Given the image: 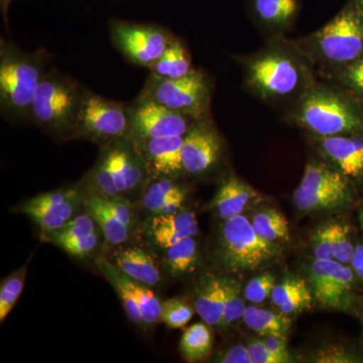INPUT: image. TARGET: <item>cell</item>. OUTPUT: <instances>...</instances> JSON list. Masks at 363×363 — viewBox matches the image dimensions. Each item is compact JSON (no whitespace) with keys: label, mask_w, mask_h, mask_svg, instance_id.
I'll return each instance as SVG.
<instances>
[{"label":"cell","mask_w":363,"mask_h":363,"mask_svg":"<svg viewBox=\"0 0 363 363\" xmlns=\"http://www.w3.org/2000/svg\"><path fill=\"white\" fill-rule=\"evenodd\" d=\"M44 52H26L11 42L0 44V109L13 121H32V107L44 78Z\"/></svg>","instance_id":"cell-1"},{"label":"cell","mask_w":363,"mask_h":363,"mask_svg":"<svg viewBox=\"0 0 363 363\" xmlns=\"http://www.w3.org/2000/svg\"><path fill=\"white\" fill-rule=\"evenodd\" d=\"M99 159L86 177L84 187L105 196H125L142 191L150 173L130 138L100 147Z\"/></svg>","instance_id":"cell-2"},{"label":"cell","mask_w":363,"mask_h":363,"mask_svg":"<svg viewBox=\"0 0 363 363\" xmlns=\"http://www.w3.org/2000/svg\"><path fill=\"white\" fill-rule=\"evenodd\" d=\"M84 90L61 72L48 70L33 99V123L54 138L71 140Z\"/></svg>","instance_id":"cell-3"},{"label":"cell","mask_w":363,"mask_h":363,"mask_svg":"<svg viewBox=\"0 0 363 363\" xmlns=\"http://www.w3.org/2000/svg\"><path fill=\"white\" fill-rule=\"evenodd\" d=\"M130 135V104L107 99L86 89L71 140L96 143L100 147Z\"/></svg>","instance_id":"cell-4"},{"label":"cell","mask_w":363,"mask_h":363,"mask_svg":"<svg viewBox=\"0 0 363 363\" xmlns=\"http://www.w3.org/2000/svg\"><path fill=\"white\" fill-rule=\"evenodd\" d=\"M278 255L276 243L259 236L252 221L242 214L224 222L219 241V255L222 264L229 271H255Z\"/></svg>","instance_id":"cell-5"},{"label":"cell","mask_w":363,"mask_h":363,"mask_svg":"<svg viewBox=\"0 0 363 363\" xmlns=\"http://www.w3.org/2000/svg\"><path fill=\"white\" fill-rule=\"evenodd\" d=\"M209 93L206 76L200 72L193 71L180 79H164L150 74L138 98L150 100L200 121L206 114Z\"/></svg>","instance_id":"cell-6"},{"label":"cell","mask_w":363,"mask_h":363,"mask_svg":"<svg viewBox=\"0 0 363 363\" xmlns=\"http://www.w3.org/2000/svg\"><path fill=\"white\" fill-rule=\"evenodd\" d=\"M353 201V191L347 177L325 164H309L294 194L301 211H324L347 208Z\"/></svg>","instance_id":"cell-7"},{"label":"cell","mask_w":363,"mask_h":363,"mask_svg":"<svg viewBox=\"0 0 363 363\" xmlns=\"http://www.w3.org/2000/svg\"><path fill=\"white\" fill-rule=\"evenodd\" d=\"M309 281L313 297L324 308L350 312L357 306L359 281L350 264L336 259H315L310 267Z\"/></svg>","instance_id":"cell-8"},{"label":"cell","mask_w":363,"mask_h":363,"mask_svg":"<svg viewBox=\"0 0 363 363\" xmlns=\"http://www.w3.org/2000/svg\"><path fill=\"white\" fill-rule=\"evenodd\" d=\"M300 119L305 126L322 136L362 130L363 123L347 102L328 91L316 90L303 101Z\"/></svg>","instance_id":"cell-9"},{"label":"cell","mask_w":363,"mask_h":363,"mask_svg":"<svg viewBox=\"0 0 363 363\" xmlns=\"http://www.w3.org/2000/svg\"><path fill=\"white\" fill-rule=\"evenodd\" d=\"M111 35L124 58L147 69L161 58L174 40L161 26L123 21H111Z\"/></svg>","instance_id":"cell-10"},{"label":"cell","mask_w":363,"mask_h":363,"mask_svg":"<svg viewBox=\"0 0 363 363\" xmlns=\"http://www.w3.org/2000/svg\"><path fill=\"white\" fill-rule=\"evenodd\" d=\"M81 204H84V187L76 185L35 196L21 205L20 212L45 234L65 225L76 216Z\"/></svg>","instance_id":"cell-11"},{"label":"cell","mask_w":363,"mask_h":363,"mask_svg":"<svg viewBox=\"0 0 363 363\" xmlns=\"http://www.w3.org/2000/svg\"><path fill=\"white\" fill-rule=\"evenodd\" d=\"M317 43L329 61L346 63L359 58L363 54V20L355 6L346 7L325 26Z\"/></svg>","instance_id":"cell-12"},{"label":"cell","mask_w":363,"mask_h":363,"mask_svg":"<svg viewBox=\"0 0 363 363\" xmlns=\"http://www.w3.org/2000/svg\"><path fill=\"white\" fill-rule=\"evenodd\" d=\"M194 119L171 111L150 100L138 99L130 104V135L135 140L185 136Z\"/></svg>","instance_id":"cell-13"},{"label":"cell","mask_w":363,"mask_h":363,"mask_svg":"<svg viewBox=\"0 0 363 363\" xmlns=\"http://www.w3.org/2000/svg\"><path fill=\"white\" fill-rule=\"evenodd\" d=\"M221 152V140L216 131L204 121H196L184 138L183 171L189 175L206 173L219 161Z\"/></svg>","instance_id":"cell-14"},{"label":"cell","mask_w":363,"mask_h":363,"mask_svg":"<svg viewBox=\"0 0 363 363\" xmlns=\"http://www.w3.org/2000/svg\"><path fill=\"white\" fill-rule=\"evenodd\" d=\"M298 71L295 64L281 55H267L253 62L250 79L255 87L271 95H286L296 89Z\"/></svg>","instance_id":"cell-15"},{"label":"cell","mask_w":363,"mask_h":363,"mask_svg":"<svg viewBox=\"0 0 363 363\" xmlns=\"http://www.w3.org/2000/svg\"><path fill=\"white\" fill-rule=\"evenodd\" d=\"M185 136L150 138L133 142L145 160L150 176L171 177L183 173L182 147Z\"/></svg>","instance_id":"cell-16"},{"label":"cell","mask_w":363,"mask_h":363,"mask_svg":"<svg viewBox=\"0 0 363 363\" xmlns=\"http://www.w3.org/2000/svg\"><path fill=\"white\" fill-rule=\"evenodd\" d=\"M147 233L156 247L166 250L179 241L197 235L199 224L194 212L181 209L174 213L150 216Z\"/></svg>","instance_id":"cell-17"},{"label":"cell","mask_w":363,"mask_h":363,"mask_svg":"<svg viewBox=\"0 0 363 363\" xmlns=\"http://www.w3.org/2000/svg\"><path fill=\"white\" fill-rule=\"evenodd\" d=\"M186 197L187 189L171 177L150 176L140 191V203L150 216L179 211Z\"/></svg>","instance_id":"cell-18"},{"label":"cell","mask_w":363,"mask_h":363,"mask_svg":"<svg viewBox=\"0 0 363 363\" xmlns=\"http://www.w3.org/2000/svg\"><path fill=\"white\" fill-rule=\"evenodd\" d=\"M322 147L344 176L363 178L362 136H324Z\"/></svg>","instance_id":"cell-19"},{"label":"cell","mask_w":363,"mask_h":363,"mask_svg":"<svg viewBox=\"0 0 363 363\" xmlns=\"http://www.w3.org/2000/svg\"><path fill=\"white\" fill-rule=\"evenodd\" d=\"M228 278L206 277L195 291L194 307L205 323L220 327L227 297Z\"/></svg>","instance_id":"cell-20"},{"label":"cell","mask_w":363,"mask_h":363,"mask_svg":"<svg viewBox=\"0 0 363 363\" xmlns=\"http://www.w3.org/2000/svg\"><path fill=\"white\" fill-rule=\"evenodd\" d=\"M111 262L126 276L143 285L154 286L161 281V271L156 260L142 247L121 248L113 253Z\"/></svg>","instance_id":"cell-21"},{"label":"cell","mask_w":363,"mask_h":363,"mask_svg":"<svg viewBox=\"0 0 363 363\" xmlns=\"http://www.w3.org/2000/svg\"><path fill=\"white\" fill-rule=\"evenodd\" d=\"M84 206L97 222L107 245H121L128 240L130 229L117 218L104 195L84 187Z\"/></svg>","instance_id":"cell-22"},{"label":"cell","mask_w":363,"mask_h":363,"mask_svg":"<svg viewBox=\"0 0 363 363\" xmlns=\"http://www.w3.org/2000/svg\"><path fill=\"white\" fill-rule=\"evenodd\" d=\"M255 197V192L252 187L238 179L229 178L219 187L212 206L217 215L225 221L242 213Z\"/></svg>","instance_id":"cell-23"},{"label":"cell","mask_w":363,"mask_h":363,"mask_svg":"<svg viewBox=\"0 0 363 363\" xmlns=\"http://www.w3.org/2000/svg\"><path fill=\"white\" fill-rule=\"evenodd\" d=\"M311 288L305 279L286 277L274 286L272 300L283 314L290 315L311 308L313 302Z\"/></svg>","instance_id":"cell-24"},{"label":"cell","mask_w":363,"mask_h":363,"mask_svg":"<svg viewBox=\"0 0 363 363\" xmlns=\"http://www.w3.org/2000/svg\"><path fill=\"white\" fill-rule=\"evenodd\" d=\"M96 262L98 269L104 274V278L111 283L112 288L118 296L128 319L133 324L143 327L142 315H140L135 290H133V279L126 276L118 267L114 266L111 260L105 257H99Z\"/></svg>","instance_id":"cell-25"},{"label":"cell","mask_w":363,"mask_h":363,"mask_svg":"<svg viewBox=\"0 0 363 363\" xmlns=\"http://www.w3.org/2000/svg\"><path fill=\"white\" fill-rule=\"evenodd\" d=\"M149 70L152 75L164 79L183 78L194 71L187 50L180 40L175 39Z\"/></svg>","instance_id":"cell-26"},{"label":"cell","mask_w":363,"mask_h":363,"mask_svg":"<svg viewBox=\"0 0 363 363\" xmlns=\"http://www.w3.org/2000/svg\"><path fill=\"white\" fill-rule=\"evenodd\" d=\"M243 322L248 328L257 332L259 335H274L286 337L290 330L291 322L288 315L283 313H274L267 309L250 306L245 310Z\"/></svg>","instance_id":"cell-27"},{"label":"cell","mask_w":363,"mask_h":363,"mask_svg":"<svg viewBox=\"0 0 363 363\" xmlns=\"http://www.w3.org/2000/svg\"><path fill=\"white\" fill-rule=\"evenodd\" d=\"M164 250V266L172 277H181L192 272L199 262L195 236L179 241Z\"/></svg>","instance_id":"cell-28"},{"label":"cell","mask_w":363,"mask_h":363,"mask_svg":"<svg viewBox=\"0 0 363 363\" xmlns=\"http://www.w3.org/2000/svg\"><path fill=\"white\" fill-rule=\"evenodd\" d=\"M208 326L205 322L191 325L182 335L180 350L188 362H201L211 353L213 336Z\"/></svg>","instance_id":"cell-29"},{"label":"cell","mask_w":363,"mask_h":363,"mask_svg":"<svg viewBox=\"0 0 363 363\" xmlns=\"http://www.w3.org/2000/svg\"><path fill=\"white\" fill-rule=\"evenodd\" d=\"M252 224L257 234L269 242L286 241L290 238L289 222L274 209L264 210L252 217Z\"/></svg>","instance_id":"cell-30"},{"label":"cell","mask_w":363,"mask_h":363,"mask_svg":"<svg viewBox=\"0 0 363 363\" xmlns=\"http://www.w3.org/2000/svg\"><path fill=\"white\" fill-rule=\"evenodd\" d=\"M255 13L269 25L284 26L297 13L298 0H253Z\"/></svg>","instance_id":"cell-31"},{"label":"cell","mask_w":363,"mask_h":363,"mask_svg":"<svg viewBox=\"0 0 363 363\" xmlns=\"http://www.w3.org/2000/svg\"><path fill=\"white\" fill-rule=\"evenodd\" d=\"M97 231H101L97 222L89 212L86 211L85 213L76 215L58 230L42 234V238L45 242L56 245L59 241L82 238V236L90 235Z\"/></svg>","instance_id":"cell-32"},{"label":"cell","mask_w":363,"mask_h":363,"mask_svg":"<svg viewBox=\"0 0 363 363\" xmlns=\"http://www.w3.org/2000/svg\"><path fill=\"white\" fill-rule=\"evenodd\" d=\"M28 264L2 279L0 285V321L4 322L13 311L25 286Z\"/></svg>","instance_id":"cell-33"},{"label":"cell","mask_w":363,"mask_h":363,"mask_svg":"<svg viewBox=\"0 0 363 363\" xmlns=\"http://www.w3.org/2000/svg\"><path fill=\"white\" fill-rule=\"evenodd\" d=\"M133 281L136 301L142 315L143 327L150 328L161 321L162 303L149 286Z\"/></svg>","instance_id":"cell-34"},{"label":"cell","mask_w":363,"mask_h":363,"mask_svg":"<svg viewBox=\"0 0 363 363\" xmlns=\"http://www.w3.org/2000/svg\"><path fill=\"white\" fill-rule=\"evenodd\" d=\"M195 307L183 298H172L162 302L161 321L172 329H180L191 321Z\"/></svg>","instance_id":"cell-35"},{"label":"cell","mask_w":363,"mask_h":363,"mask_svg":"<svg viewBox=\"0 0 363 363\" xmlns=\"http://www.w3.org/2000/svg\"><path fill=\"white\" fill-rule=\"evenodd\" d=\"M242 295L240 284L234 281V279H228L223 319H222L220 327H219L221 330H226L231 325L242 320L245 310H247V305L245 302V298H242Z\"/></svg>","instance_id":"cell-36"},{"label":"cell","mask_w":363,"mask_h":363,"mask_svg":"<svg viewBox=\"0 0 363 363\" xmlns=\"http://www.w3.org/2000/svg\"><path fill=\"white\" fill-rule=\"evenodd\" d=\"M331 228L335 259L341 264H350L357 247L353 242L350 226L341 222H332Z\"/></svg>","instance_id":"cell-37"},{"label":"cell","mask_w":363,"mask_h":363,"mask_svg":"<svg viewBox=\"0 0 363 363\" xmlns=\"http://www.w3.org/2000/svg\"><path fill=\"white\" fill-rule=\"evenodd\" d=\"M313 362L318 363H358L363 362V355L338 344H330L317 350L312 357Z\"/></svg>","instance_id":"cell-38"},{"label":"cell","mask_w":363,"mask_h":363,"mask_svg":"<svg viewBox=\"0 0 363 363\" xmlns=\"http://www.w3.org/2000/svg\"><path fill=\"white\" fill-rule=\"evenodd\" d=\"M101 233V231H97V233L82 236V238L59 241L55 245L62 248L71 257H76V259H85L92 255L99 247L100 234Z\"/></svg>","instance_id":"cell-39"},{"label":"cell","mask_w":363,"mask_h":363,"mask_svg":"<svg viewBox=\"0 0 363 363\" xmlns=\"http://www.w3.org/2000/svg\"><path fill=\"white\" fill-rule=\"evenodd\" d=\"M276 285V278L269 272H264V274L255 277L245 286L243 297L248 302L260 304V303L264 302L267 298L271 297Z\"/></svg>","instance_id":"cell-40"},{"label":"cell","mask_w":363,"mask_h":363,"mask_svg":"<svg viewBox=\"0 0 363 363\" xmlns=\"http://www.w3.org/2000/svg\"><path fill=\"white\" fill-rule=\"evenodd\" d=\"M313 252L315 259L333 260L334 257L333 242H332L331 223L320 226L315 231L312 238Z\"/></svg>","instance_id":"cell-41"},{"label":"cell","mask_w":363,"mask_h":363,"mask_svg":"<svg viewBox=\"0 0 363 363\" xmlns=\"http://www.w3.org/2000/svg\"><path fill=\"white\" fill-rule=\"evenodd\" d=\"M105 199L117 218L133 231L136 224V216L130 200L121 195L105 196Z\"/></svg>","instance_id":"cell-42"},{"label":"cell","mask_w":363,"mask_h":363,"mask_svg":"<svg viewBox=\"0 0 363 363\" xmlns=\"http://www.w3.org/2000/svg\"><path fill=\"white\" fill-rule=\"evenodd\" d=\"M252 363H286L283 358L274 354L262 340H252L247 345Z\"/></svg>","instance_id":"cell-43"},{"label":"cell","mask_w":363,"mask_h":363,"mask_svg":"<svg viewBox=\"0 0 363 363\" xmlns=\"http://www.w3.org/2000/svg\"><path fill=\"white\" fill-rule=\"evenodd\" d=\"M217 362L222 363H252L247 346L234 345L222 353Z\"/></svg>","instance_id":"cell-44"},{"label":"cell","mask_w":363,"mask_h":363,"mask_svg":"<svg viewBox=\"0 0 363 363\" xmlns=\"http://www.w3.org/2000/svg\"><path fill=\"white\" fill-rule=\"evenodd\" d=\"M267 347L272 351L274 354L283 358L285 362H290L291 357L289 354L288 348H286V338L279 337V336L267 335L264 336L262 339Z\"/></svg>","instance_id":"cell-45"},{"label":"cell","mask_w":363,"mask_h":363,"mask_svg":"<svg viewBox=\"0 0 363 363\" xmlns=\"http://www.w3.org/2000/svg\"><path fill=\"white\" fill-rule=\"evenodd\" d=\"M350 266L352 267L358 281L363 286V242L357 243Z\"/></svg>","instance_id":"cell-46"},{"label":"cell","mask_w":363,"mask_h":363,"mask_svg":"<svg viewBox=\"0 0 363 363\" xmlns=\"http://www.w3.org/2000/svg\"><path fill=\"white\" fill-rule=\"evenodd\" d=\"M348 77L351 82L354 81L363 80V60L355 62L348 72Z\"/></svg>","instance_id":"cell-47"},{"label":"cell","mask_w":363,"mask_h":363,"mask_svg":"<svg viewBox=\"0 0 363 363\" xmlns=\"http://www.w3.org/2000/svg\"><path fill=\"white\" fill-rule=\"evenodd\" d=\"M355 2H357L354 6L355 9H357L358 13L360 14L363 20V0H355Z\"/></svg>","instance_id":"cell-48"},{"label":"cell","mask_w":363,"mask_h":363,"mask_svg":"<svg viewBox=\"0 0 363 363\" xmlns=\"http://www.w3.org/2000/svg\"><path fill=\"white\" fill-rule=\"evenodd\" d=\"M352 83L353 86L363 95V80L354 81Z\"/></svg>","instance_id":"cell-49"},{"label":"cell","mask_w":363,"mask_h":363,"mask_svg":"<svg viewBox=\"0 0 363 363\" xmlns=\"http://www.w3.org/2000/svg\"><path fill=\"white\" fill-rule=\"evenodd\" d=\"M13 1V0H1V7L4 13L6 14L7 9H9V4Z\"/></svg>","instance_id":"cell-50"},{"label":"cell","mask_w":363,"mask_h":363,"mask_svg":"<svg viewBox=\"0 0 363 363\" xmlns=\"http://www.w3.org/2000/svg\"><path fill=\"white\" fill-rule=\"evenodd\" d=\"M358 220H359L360 228H362L363 233V207L360 210L359 214H358Z\"/></svg>","instance_id":"cell-51"},{"label":"cell","mask_w":363,"mask_h":363,"mask_svg":"<svg viewBox=\"0 0 363 363\" xmlns=\"http://www.w3.org/2000/svg\"><path fill=\"white\" fill-rule=\"evenodd\" d=\"M360 319H362V326H363V305L362 307V310H360Z\"/></svg>","instance_id":"cell-52"}]
</instances>
